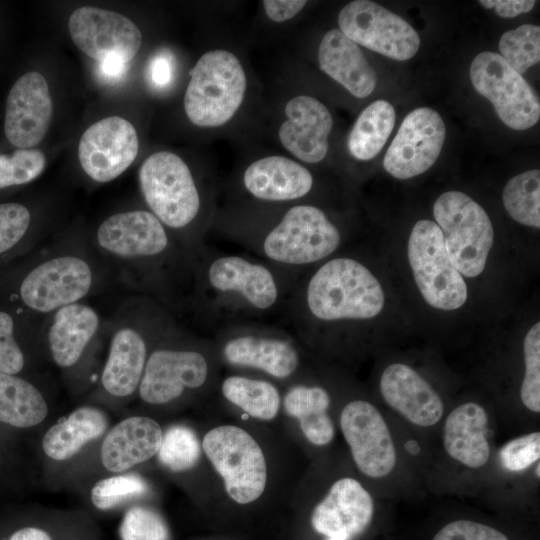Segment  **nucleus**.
Returning a JSON list of instances; mask_svg holds the SVG:
<instances>
[{"label":"nucleus","mask_w":540,"mask_h":540,"mask_svg":"<svg viewBox=\"0 0 540 540\" xmlns=\"http://www.w3.org/2000/svg\"><path fill=\"white\" fill-rule=\"evenodd\" d=\"M48 405L40 390L28 380L0 372V422L29 428L40 424Z\"/></svg>","instance_id":"nucleus-31"},{"label":"nucleus","mask_w":540,"mask_h":540,"mask_svg":"<svg viewBox=\"0 0 540 540\" xmlns=\"http://www.w3.org/2000/svg\"><path fill=\"white\" fill-rule=\"evenodd\" d=\"M9 540H52L49 533L38 527H24L14 532Z\"/></svg>","instance_id":"nucleus-49"},{"label":"nucleus","mask_w":540,"mask_h":540,"mask_svg":"<svg viewBox=\"0 0 540 540\" xmlns=\"http://www.w3.org/2000/svg\"><path fill=\"white\" fill-rule=\"evenodd\" d=\"M53 114V104L46 79L39 72L22 75L9 91L4 131L9 142L29 149L45 137Z\"/></svg>","instance_id":"nucleus-20"},{"label":"nucleus","mask_w":540,"mask_h":540,"mask_svg":"<svg viewBox=\"0 0 540 540\" xmlns=\"http://www.w3.org/2000/svg\"><path fill=\"white\" fill-rule=\"evenodd\" d=\"M469 72L475 90L492 103L506 126L526 130L538 122V96L500 54L490 51L479 53L473 59Z\"/></svg>","instance_id":"nucleus-13"},{"label":"nucleus","mask_w":540,"mask_h":540,"mask_svg":"<svg viewBox=\"0 0 540 540\" xmlns=\"http://www.w3.org/2000/svg\"><path fill=\"white\" fill-rule=\"evenodd\" d=\"M175 326L151 300L138 298L125 303L110 323L108 354L100 376L102 389L120 399L136 393L152 349Z\"/></svg>","instance_id":"nucleus-3"},{"label":"nucleus","mask_w":540,"mask_h":540,"mask_svg":"<svg viewBox=\"0 0 540 540\" xmlns=\"http://www.w3.org/2000/svg\"><path fill=\"white\" fill-rule=\"evenodd\" d=\"M32 226L30 210L21 203H0V263L27 249Z\"/></svg>","instance_id":"nucleus-36"},{"label":"nucleus","mask_w":540,"mask_h":540,"mask_svg":"<svg viewBox=\"0 0 540 540\" xmlns=\"http://www.w3.org/2000/svg\"><path fill=\"white\" fill-rule=\"evenodd\" d=\"M201 453L202 445L195 431L186 425L176 424L163 432L157 457L166 469L177 473L192 469Z\"/></svg>","instance_id":"nucleus-35"},{"label":"nucleus","mask_w":540,"mask_h":540,"mask_svg":"<svg viewBox=\"0 0 540 540\" xmlns=\"http://www.w3.org/2000/svg\"><path fill=\"white\" fill-rule=\"evenodd\" d=\"M320 69L356 98L368 97L377 75L360 47L338 29L325 33L318 48Z\"/></svg>","instance_id":"nucleus-27"},{"label":"nucleus","mask_w":540,"mask_h":540,"mask_svg":"<svg viewBox=\"0 0 540 540\" xmlns=\"http://www.w3.org/2000/svg\"><path fill=\"white\" fill-rule=\"evenodd\" d=\"M307 4L304 0H264L266 16L273 22L282 23L294 18Z\"/></svg>","instance_id":"nucleus-46"},{"label":"nucleus","mask_w":540,"mask_h":540,"mask_svg":"<svg viewBox=\"0 0 540 540\" xmlns=\"http://www.w3.org/2000/svg\"><path fill=\"white\" fill-rule=\"evenodd\" d=\"M339 30L358 46L405 61L420 47V37L403 18L370 0H354L338 15Z\"/></svg>","instance_id":"nucleus-14"},{"label":"nucleus","mask_w":540,"mask_h":540,"mask_svg":"<svg viewBox=\"0 0 540 540\" xmlns=\"http://www.w3.org/2000/svg\"><path fill=\"white\" fill-rule=\"evenodd\" d=\"M540 432H531L504 444L499 451L502 467L510 472H522L539 461Z\"/></svg>","instance_id":"nucleus-43"},{"label":"nucleus","mask_w":540,"mask_h":540,"mask_svg":"<svg viewBox=\"0 0 540 540\" xmlns=\"http://www.w3.org/2000/svg\"><path fill=\"white\" fill-rule=\"evenodd\" d=\"M331 398L318 385L298 384L282 399L285 413L298 421L306 440L314 446H326L334 438L335 427L329 415Z\"/></svg>","instance_id":"nucleus-30"},{"label":"nucleus","mask_w":540,"mask_h":540,"mask_svg":"<svg viewBox=\"0 0 540 540\" xmlns=\"http://www.w3.org/2000/svg\"><path fill=\"white\" fill-rule=\"evenodd\" d=\"M104 324L91 306L77 302L47 318L45 343L53 362L63 370L74 369L100 336Z\"/></svg>","instance_id":"nucleus-23"},{"label":"nucleus","mask_w":540,"mask_h":540,"mask_svg":"<svg viewBox=\"0 0 540 540\" xmlns=\"http://www.w3.org/2000/svg\"><path fill=\"white\" fill-rule=\"evenodd\" d=\"M301 303L321 322L367 320L384 306V292L372 272L359 261L338 257L326 261L308 279Z\"/></svg>","instance_id":"nucleus-4"},{"label":"nucleus","mask_w":540,"mask_h":540,"mask_svg":"<svg viewBox=\"0 0 540 540\" xmlns=\"http://www.w3.org/2000/svg\"><path fill=\"white\" fill-rule=\"evenodd\" d=\"M184 110L189 121L201 128L228 123L240 109L247 78L239 58L231 51L205 52L189 72Z\"/></svg>","instance_id":"nucleus-5"},{"label":"nucleus","mask_w":540,"mask_h":540,"mask_svg":"<svg viewBox=\"0 0 540 540\" xmlns=\"http://www.w3.org/2000/svg\"><path fill=\"white\" fill-rule=\"evenodd\" d=\"M444 245L454 267L466 277H476L486 266L494 230L486 211L460 191L441 194L433 206Z\"/></svg>","instance_id":"nucleus-9"},{"label":"nucleus","mask_w":540,"mask_h":540,"mask_svg":"<svg viewBox=\"0 0 540 540\" xmlns=\"http://www.w3.org/2000/svg\"><path fill=\"white\" fill-rule=\"evenodd\" d=\"M147 490L148 485L142 477L121 473L97 481L91 489L90 499L94 507L105 511L127 500L140 497Z\"/></svg>","instance_id":"nucleus-38"},{"label":"nucleus","mask_w":540,"mask_h":540,"mask_svg":"<svg viewBox=\"0 0 540 540\" xmlns=\"http://www.w3.org/2000/svg\"><path fill=\"white\" fill-rule=\"evenodd\" d=\"M395 124L394 107L376 100L358 116L348 136L349 153L357 160L373 159L383 148Z\"/></svg>","instance_id":"nucleus-32"},{"label":"nucleus","mask_w":540,"mask_h":540,"mask_svg":"<svg viewBox=\"0 0 540 540\" xmlns=\"http://www.w3.org/2000/svg\"><path fill=\"white\" fill-rule=\"evenodd\" d=\"M221 393L231 404L247 415L263 421L274 419L282 399L278 388L263 379L230 375L221 383Z\"/></svg>","instance_id":"nucleus-33"},{"label":"nucleus","mask_w":540,"mask_h":540,"mask_svg":"<svg viewBox=\"0 0 540 540\" xmlns=\"http://www.w3.org/2000/svg\"><path fill=\"white\" fill-rule=\"evenodd\" d=\"M68 30L75 45L96 62L117 56L130 62L142 42L137 25L110 10L84 6L69 17Z\"/></svg>","instance_id":"nucleus-18"},{"label":"nucleus","mask_w":540,"mask_h":540,"mask_svg":"<svg viewBox=\"0 0 540 540\" xmlns=\"http://www.w3.org/2000/svg\"><path fill=\"white\" fill-rule=\"evenodd\" d=\"M45 167V155L38 149H17L11 155L0 154V189L30 183Z\"/></svg>","instance_id":"nucleus-39"},{"label":"nucleus","mask_w":540,"mask_h":540,"mask_svg":"<svg viewBox=\"0 0 540 540\" xmlns=\"http://www.w3.org/2000/svg\"><path fill=\"white\" fill-rule=\"evenodd\" d=\"M139 185L149 211L171 234L181 236L197 221L201 195L188 165L180 156L169 151L151 154L139 169Z\"/></svg>","instance_id":"nucleus-7"},{"label":"nucleus","mask_w":540,"mask_h":540,"mask_svg":"<svg viewBox=\"0 0 540 540\" xmlns=\"http://www.w3.org/2000/svg\"><path fill=\"white\" fill-rule=\"evenodd\" d=\"M380 392L392 409L416 426L431 427L443 416L439 394L408 365H389L381 375Z\"/></svg>","instance_id":"nucleus-24"},{"label":"nucleus","mask_w":540,"mask_h":540,"mask_svg":"<svg viewBox=\"0 0 540 540\" xmlns=\"http://www.w3.org/2000/svg\"><path fill=\"white\" fill-rule=\"evenodd\" d=\"M479 3L485 8H493L495 12L504 18H513L533 9L534 0H480Z\"/></svg>","instance_id":"nucleus-48"},{"label":"nucleus","mask_w":540,"mask_h":540,"mask_svg":"<svg viewBox=\"0 0 540 540\" xmlns=\"http://www.w3.org/2000/svg\"><path fill=\"white\" fill-rule=\"evenodd\" d=\"M109 418L95 406H81L52 425L42 440L44 453L55 461L74 457L86 444L106 434Z\"/></svg>","instance_id":"nucleus-29"},{"label":"nucleus","mask_w":540,"mask_h":540,"mask_svg":"<svg viewBox=\"0 0 540 540\" xmlns=\"http://www.w3.org/2000/svg\"><path fill=\"white\" fill-rule=\"evenodd\" d=\"M175 327L152 349L137 393L149 405L169 404L203 387L210 373L207 356L198 348L176 344Z\"/></svg>","instance_id":"nucleus-11"},{"label":"nucleus","mask_w":540,"mask_h":540,"mask_svg":"<svg viewBox=\"0 0 540 540\" xmlns=\"http://www.w3.org/2000/svg\"><path fill=\"white\" fill-rule=\"evenodd\" d=\"M278 137L282 146L304 163L321 162L328 153L333 117L318 99L308 95L292 97L284 107Z\"/></svg>","instance_id":"nucleus-22"},{"label":"nucleus","mask_w":540,"mask_h":540,"mask_svg":"<svg viewBox=\"0 0 540 540\" xmlns=\"http://www.w3.org/2000/svg\"><path fill=\"white\" fill-rule=\"evenodd\" d=\"M138 150L134 126L122 117L110 116L84 131L78 145V158L83 171L93 181L106 183L132 164Z\"/></svg>","instance_id":"nucleus-17"},{"label":"nucleus","mask_w":540,"mask_h":540,"mask_svg":"<svg viewBox=\"0 0 540 540\" xmlns=\"http://www.w3.org/2000/svg\"><path fill=\"white\" fill-rule=\"evenodd\" d=\"M18 318L0 309V372L18 375L24 369L26 356L18 340Z\"/></svg>","instance_id":"nucleus-42"},{"label":"nucleus","mask_w":540,"mask_h":540,"mask_svg":"<svg viewBox=\"0 0 540 540\" xmlns=\"http://www.w3.org/2000/svg\"><path fill=\"white\" fill-rule=\"evenodd\" d=\"M375 504L371 494L356 479L335 481L314 507L310 523L327 540H350L371 524Z\"/></svg>","instance_id":"nucleus-19"},{"label":"nucleus","mask_w":540,"mask_h":540,"mask_svg":"<svg viewBox=\"0 0 540 540\" xmlns=\"http://www.w3.org/2000/svg\"><path fill=\"white\" fill-rule=\"evenodd\" d=\"M174 60L167 51L156 53L147 66V80L156 90L167 88L173 81Z\"/></svg>","instance_id":"nucleus-45"},{"label":"nucleus","mask_w":540,"mask_h":540,"mask_svg":"<svg viewBox=\"0 0 540 540\" xmlns=\"http://www.w3.org/2000/svg\"><path fill=\"white\" fill-rule=\"evenodd\" d=\"M535 475L537 478L540 477V462L538 461L535 468Z\"/></svg>","instance_id":"nucleus-50"},{"label":"nucleus","mask_w":540,"mask_h":540,"mask_svg":"<svg viewBox=\"0 0 540 540\" xmlns=\"http://www.w3.org/2000/svg\"><path fill=\"white\" fill-rule=\"evenodd\" d=\"M221 355L226 363L259 370L275 379L291 377L300 365L293 341L278 333L239 328L225 338Z\"/></svg>","instance_id":"nucleus-21"},{"label":"nucleus","mask_w":540,"mask_h":540,"mask_svg":"<svg viewBox=\"0 0 540 540\" xmlns=\"http://www.w3.org/2000/svg\"><path fill=\"white\" fill-rule=\"evenodd\" d=\"M129 62L117 56H109L97 61L96 76L105 83H116L121 80L128 71Z\"/></svg>","instance_id":"nucleus-47"},{"label":"nucleus","mask_w":540,"mask_h":540,"mask_svg":"<svg viewBox=\"0 0 540 540\" xmlns=\"http://www.w3.org/2000/svg\"><path fill=\"white\" fill-rule=\"evenodd\" d=\"M340 428L359 471L383 478L395 468L397 454L390 429L370 402L353 400L340 413Z\"/></svg>","instance_id":"nucleus-15"},{"label":"nucleus","mask_w":540,"mask_h":540,"mask_svg":"<svg viewBox=\"0 0 540 540\" xmlns=\"http://www.w3.org/2000/svg\"><path fill=\"white\" fill-rule=\"evenodd\" d=\"M198 279L212 299L250 312H269L282 299L280 281L271 267L240 255L204 260L198 267Z\"/></svg>","instance_id":"nucleus-10"},{"label":"nucleus","mask_w":540,"mask_h":540,"mask_svg":"<svg viewBox=\"0 0 540 540\" xmlns=\"http://www.w3.org/2000/svg\"><path fill=\"white\" fill-rule=\"evenodd\" d=\"M340 243L339 229L323 210L298 204L289 207L252 247L278 268L296 270L327 258Z\"/></svg>","instance_id":"nucleus-6"},{"label":"nucleus","mask_w":540,"mask_h":540,"mask_svg":"<svg viewBox=\"0 0 540 540\" xmlns=\"http://www.w3.org/2000/svg\"><path fill=\"white\" fill-rule=\"evenodd\" d=\"M508 214L518 223L540 227V171H525L511 178L502 196Z\"/></svg>","instance_id":"nucleus-34"},{"label":"nucleus","mask_w":540,"mask_h":540,"mask_svg":"<svg viewBox=\"0 0 540 540\" xmlns=\"http://www.w3.org/2000/svg\"><path fill=\"white\" fill-rule=\"evenodd\" d=\"M501 57L520 75L540 60V28L525 24L505 32L499 41Z\"/></svg>","instance_id":"nucleus-37"},{"label":"nucleus","mask_w":540,"mask_h":540,"mask_svg":"<svg viewBox=\"0 0 540 540\" xmlns=\"http://www.w3.org/2000/svg\"><path fill=\"white\" fill-rule=\"evenodd\" d=\"M432 540H509L496 528L472 520L460 519L443 526Z\"/></svg>","instance_id":"nucleus-44"},{"label":"nucleus","mask_w":540,"mask_h":540,"mask_svg":"<svg viewBox=\"0 0 540 540\" xmlns=\"http://www.w3.org/2000/svg\"><path fill=\"white\" fill-rule=\"evenodd\" d=\"M446 138L440 114L428 107L411 111L403 120L383 159L384 169L401 180L427 171L438 159Z\"/></svg>","instance_id":"nucleus-16"},{"label":"nucleus","mask_w":540,"mask_h":540,"mask_svg":"<svg viewBox=\"0 0 540 540\" xmlns=\"http://www.w3.org/2000/svg\"><path fill=\"white\" fill-rule=\"evenodd\" d=\"M101 271L81 244H56L38 255L13 283L12 301L30 315L50 316L82 302L101 282Z\"/></svg>","instance_id":"nucleus-2"},{"label":"nucleus","mask_w":540,"mask_h":540,"mask_svg":"<svg viewBox=\"0 0 540 540\" xmlns=\"http://www.w3.org/2000/svg\"><path fill=\"white\" fill-rule=\"evenodd\" d=\"M92 245L127 281L150 290H157L166 274L192 255L155 215L141 209L107 217Z\"/></svg>","instance_id":"nucleus-1"},{"label":"nucleus","mask_w":540,"mask_h":540,"mask_svg":"<svg viewBox=\"0 0 540 540\" xmlns=\"http://www.w3.org/2000/svg\"><path fill=\"white\" fill-rule=\"evenodd\" d=\"M162 437V428L154 419L125 418L106 432L101 445V462L110 472L124 473L157 455Z\"/></svg>","instance_id":"nucleus-26"},{"label":"nucleus","mask_w":540,"mask_h":540,"mask_svg":"<svg viewBox=\"0 0 540 540\" xmlns=\"http://www.w3.org/2000/svg\"><path fill=\"white\" fill-rule=\"evenodd\" d=\"M121 540H169L164 518L146 506H133L124 514L119 526Z\"/></svg>","instance_id":"nucleus-41"},{"label":"nucleus","mask_w":540,"mask_h":540,"mask_svg":"<svg viewBox=\"0 0 540 540\" xmlns=\"http://www.w3.org/2000/svg\"><path fill=\"white\" fill-rule=\"evenodd\" d=\"M201 445L232 501L246 505L262 496L268 480L267 462L249 432L235 425L216 426L204 435Z\"/></svg>","instance_id":"nucleus-8"},{"label":"nucleus","mask_w":540,"mask_h":540,"mask_svg":"<svg viewBox=\"0 0 540 540\" xmlns=\"http://www.w3.org/2000/svg\"><path fill=\"white\" fill-rule=\"evenodd\" d=\"M245 190L265 202H291L305 197L313 187L311 172L301 163L280 155L259 158L244 171Z\"/></svg>","instance_id":"nucleus-25"},{"label":"nucleus","mask_w":540,"mask_h":540,"mask_svg":"<svg viewBox=\"0 0 540 540\" xmlns=\"http://www.w3.org/2000/svg\"><path fill=\"white\" fill-rule=\"evenodd\" d=\"M488 414L483 406L466 402L455 407L447 416L443 428V445L450 458L460 464L478 469L490 457Z\"/></svg>","instance_id":"nucleus-28"},{"label":"nucleus","mask_w":540,"mask_h":540,"mask_svg":"<svg viewBox=\"0 0 540 540\" xmlns=\"http://www.w3.org/2000/svg\"><path fill=\"white\" fill-rule=\"evenodd\" d=\"M525 374L520 388L523 405L533 413L540 412V323L534 324L523 342Z\"/></svg>","instance_id":"nucleus-40"},{"label":"nucleus","mask_w":540,"mask_h":540,"mask_svg":"<svg viewBox=\"0 0 540 540\" xmlns=\"http://www.w3.org/2000/svg\"><path fill=\"white\" fill-rule=\"evenodd\" d=\"M407 253L416 285L429 305L455 310L466 302V283L449 259L442 231L435 222L415 223Z\"/></svg>","instance_id":"nucleus-12"}]
</instances>
